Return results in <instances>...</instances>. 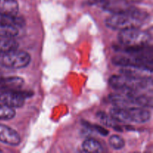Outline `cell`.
<instances>
[{"label":"cell","instance_id":"obj_9","mask_svg":"<svg viewBox=\"0 0 153 153\" xmlns=\"http://www.w3.org/2000/svg\"><path fill=\"white\" fill-rule=\"evenodd\" d=\"M0 142L9 146H17L20 143L21 138L13 128L0 124Z\"/></svg>","mask_w":153,"mask_h":153},{"label":"cell","instance_id":"obj_11","mask_svg":"<svg viewBox=\"0 0 153 153\" xmlns=\"http://www.w3.org/2000/svg\"><path fill=\"white\" fill-rule=\"evenodd\" d=\"M19 11V4L16 0H0V14L16 15Z\"/></svg>","mask_w":153,"mask_h":153},{"label":"cell","instance_id":"obj_16","mask_svg":"<svg viewBox=\"0 0 153 153\" xmlns=\"http://www.w3.org/2000/svg\"><path fill=\"white\" fill-rule=\"evenodd\" d=\"M16 112L14 108L4 104L0 105V120H8L14 117Z\"/></svg>","mask_w":153,"mask_h":153},{"label":"cell","instance_id":"obj_7","mask_svg":"<svg viewBox=\"0 0 153 153\" xmlns=\"http://www.w3.org/2000/svg\"><path fill=\"white\" fill-rule=\"evenodd\" d=\"M31 61V56L24 51L16 49L0 53V65L8 69H21L27 67Z\"/></svg>","mask_w":153,"mask_h":153},{"label":"cell","instance_id":"obj_4","mask_svg":"<svg viewBox=\"0 0 153 153\" xmlns=\"http://www.w3.org/2000/svg\"><path fill=\"white\" fill-rule=\"evenodd\" d=\"M109 84L112 88L118 91L137 92L149 88L152 89V86L151 77H140L126 74L111 76L109 79Z\"/></svg>","mask_w":153,"mask_h":153},{"label":"cell","instance_id":"obj_6","mask_svg":"<svg viewBox=\"0 0 153 153\" xmlns=\"http://www.w3.org/2000/svg\"><path fill=\"white\" fill-rule=\"evenodd\" d=\"M146 49L145 48L140 52L130 53L131 55H118L114 57L112 61L114 64L120 67L140 68L152 73V56L149 57L145 54Z\"/></svg>","mask_w":153,"mask_h":153},{"label":"cell","instance_id":"obj_5","mask_svg":"<svg viewBox=\"0 0 153 153\" xmlns=\"http://www.w3.org/2000/svg\"><path fill=\"white\" fill-rule=\"evenodd\" d=\"M110 96V101L116 106H129L130 105L138 107H152V98L151 97L140 94L137 91H120Z\"/></svg>","mask_w":153,"mask_h":153},{"label":"cell","instance_id":"obj_20","mask_svg":"<svg viewBox=\"0 0 153 153\" xmlns=\"http://www.w3.org/2000/svg\"><path fill=\"white\" fill-rule=\"evenodd\" d=\"M100 1H102L103 2V1H106V0H100Z\"/></svg>","mask_w":153,"mask_h":153},{"label":"cell","instance_id":"obj_19","mask_svg":"<svg viewBox=\"0 0 153 153\" xmlns=\"http://www.w3.org/2000/svg\"><path fill=\"white\" fill-rule=\"evenodd\" d=\"M123 1H125L126 3H138L140 2L142 0H121Z\"/></svg>","mask_w":153,"mask_h":153},{"label":"cell","instance_id":"obj_21","mask_svg":"<svg viewBox=\"0 0 153 153\" xmlns=\"http://www.w3.org/2000/svg\"><path fill=\"white\" fill-rule=\"evenodd\" d=\"M0 76H1V72H0Z\"/></svg>","mask_w":153,"mask_h":153},{"label":"cell","instance_id":"obj_17","mask_svg":"<svg viewBox=\"0 0 153 153\" xmlns=\"http://www.w3.org/2000/svg\"><path fill=\"white\" fill-rule=\"evenodd\" d=\"M109 144L113 149H121L125 146V141L121 137L114 134L109 138Z\"/></svg>","mask_w":153,"mask_h":153},{"label":"cell","instance_id":"obj_2","mask_svg":"<svg viewBox=\"0 0 153 153\" xmlns=\"http://www.w3.org/2000/svg\"><path fill=\"white\" fill-rule=\"evenodd\" d=\"M120 43L125 47L124 52L133 53L146 47L151 40V35L140 28H131L122 30L118 36Z\"/></svg>","mask_w":153,"mask_h":153},{"label":"cell","instance_id":"obj_13","mask_svg":"<svg viewBox=\"0 0 153 153\" xmlns=\"http://www.w3.org/2000/svg\"><path fill=\"white\" fill-rule=\"evenodd\" d=\"M19 47L17 41L13 37H0V53L16 49Z\"/></svg>","mask_w":153,"mask_h":153},{"label":"cell","instance_id":"obj_18","mask_svg":"<svg viewBox=\"0 0 153 153\" xmlns=\"http://www.w3.org/2000/svg\"><path fill=\"white\" fill-rule=\"evenodd\" d=\"M91 128H94V131H97L98 133H100V134H102V136H106L108 134L109 131H108V130L105 129L102 126H97V125H95V126H91Z\"/></svg>","mask_w":153,"mask_h":153},{"label":"cell","instance_id":"obj_15","mask_svg":"<svg viewBox=\"0 0 153 153\" xmlns=\"http://www.w3.org/2000/svg\"><path fill=\"white\" fill-rule=\"evenodd\" d=\"M19 33V29L16 27L7 25L0 22V37H14Z\"/></svg>","mask_w":153,"mask_h":153},{"label":"cell","instance_id":"obj_3","mask_svg":"<svg viewBox=\"0 0 153 153\" xmlns=\"http://www.w3.org/2000/svg\"><path fill=\"white\" fill-rule=\"evenodd\" d=\"M110 115L116 122L123 123H144L151 118L150 111L141 107L116 106L111 109Z\"/></svg>","mask_w":153,"mask_h":153},{"label":"cell","instance_id":"obj_12","mask_svg":"<svg viewBox=\"0 0 153 153\" xmlns=\"http://www.w3.org/2000/svg\"><path fill=\"white\" fill-rule=\"evenodd\" d=\"M0 22H3L7 25H12V26L16 27L19 28V27L23 26L25 24V20L22 16L16 15H3L0 14Z\"/></svg>","mask_w":153,"mask_h":153},{"label":"cell","instance_id":"obj_1","mask_svg":"<svg viewBox=\"0 0 153 153\" xmlns=\"http://www.w3.org/2000/svg\"><path fill=\"white\" fill-rule=\"evenodd\" d=\"M148 16V13L134 7L120 13H115L105 19V25L114 30L140 28Z\"/></svg>","mask_w":153,"mask_h":153},{"label":"cell","instance_id":"obj_8","mask_svg":"<svg viewBox=\"0 0 153 153\" xmlns=\"http://www.w3.org/2000/svg\"><path fill=\"white\" fill-rule=\"evenodd\" d=\"M28 93L22 92L20 90H1L0 102L13 108L23 106Z\"/></svg>","mask_w":153,"mask_h":153},{"label":"cell","instance_id":"obj_10","mask_svg":"<svg viewBox=\"0 0 153 153\" xmlns=\"http://www.w3.org/2000/svg\"><path fill=\"white\" fill-rule=\"evenodd\" d=\"M23 84L24 80L20 77L0 76V90H19Z\"/></svg>","mask_w":153,"mask_h":153},{"label":"cell","instance_id":"obj_14","mask_svg":"<svg viewBox=\"0 0 153 153\" xmlns=\"http://www.w3.org/2000/svg\"><path fill=\"white\" fill-rule=\"evenodd\" d=\"M82 149L87 152H102L103 149L97 140L93 138H88L82 143Z\"/></svg>","mask_w":153,"mask_h":153}]
</instances>
